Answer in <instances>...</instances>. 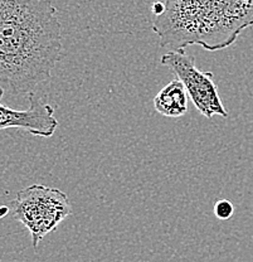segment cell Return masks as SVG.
Here are the masks:
<instances>
[{"label":"cell","instance_id":"cell-1","mask_svg":"<svg viewBox=\"0 0 253 262\" xmlns=\"http://www.w3.org/2000/svg\"><path fill=\"white\" fill-rule=\"evenodd\" d=\"M62 51V26L50 0H0V100L5 92L34 94Z\"/></svg>","mask_w":253,"mask_h":262},{"label":"cell","instance_id":"cell-2","mask_svg":"<svg viewBox=\"0 0 253 262\" xmlns=\"http://www.w3.org/2000/svg\"><path fill=\"white\" fill-rule=\"evenodd\" d=\"M253 26V0H167L155 15L152 31L162 47L198 45L218 51Z\"/></svg>","mask_w":253,"mask_h":262},{"label":"cell","instance_id":"cell-3","mask_svg":"<svg viewBox=\"0 0 253 262\" xmlns=\"http://www.w3.org/2000/svg\"><path fill=\"white\" fill-rule=\"evenodd\" d=\"M10 211L28 229L33 247L37 248L39 242L72 213V206L62 190L33 184L19 190L12 201Z\"/></svg>","mask_w":253,"mask_h":262},{"label":"cell","instance_id":"cell-4","mask_svg":"<svg viewBox=\"0 0 253 262\" xmlns=\"http://www.w3.org/2000/svg\"><path fill=\"white\" fill-rule=\"evenodd\" d=\"M162 64L169 68L184 84L188 96L200 115L206 119H212L216 115L228 117L213 73L199 70L195 66L194 57L184 49H170L162 56Z\"/></svg>","mask_w":253,"mask_h":262},{"label":"cell","instance_id":"cell-5","mask_svg":"<svg viewBox=\"0 0 253 262\" xmlns=\"http://www.w3.org/2000/svg\"><path fill=\"white\" fill-rule=\"evenodd\" d=\"M28 97L29 107L27 110H14L0 102V131L20 129L33 136L51 138L58 127L54 108L42 102L34 94L28 95Z\"/></svg>","mask_w":253,"mask_h":262},{"label":"cell","instance_id":"cell-6","mask_svg":"<svg viewBox=\"0 0 253 262\" xmlns=\"http://www.w3.org/2000/svg\"><path fill=\"white\" fill-rule=\"evenodd\" d=\"M188 97L189 96L184 84L175 78L160 90L152 100V103L160 115L176 119L188 113Z\"/></svg>","mask_w":253,"mask_h":262},{"label":"cell","instance_id":"cell-7","mask_svg":"<svg viewBox=\"0 0 253 262\" xmlns=\"http://www.w3.org/2000/svg\"><path fill=\"white\" fill-rule=\"evenodd\" d=\"M233 213H235V206L228 199H220V201L214 204V214H216L218 220H229L233 215Z\"/></svg>","mask_w":253,"mask_h":262}]
</instances>
